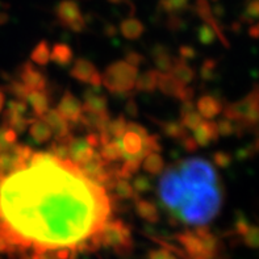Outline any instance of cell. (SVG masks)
<instances>
[{"instance_id":"cell-44","label":"cell","mask_w":259,"mask_h":259,"mask_svg":"<svg viewBox=\"0 0 259 259\" xmlns=\"http://www.w3.org/2000/svg\"><path fill=\"white\" fill-rule=\"evenodd\" d=\"M125 112L129 116H132V117H135V116L138 115V107L133 99H129L128 102H126V104H125Z\"/></svg>"},{"instance_id":"cell-40","label":"cell","mask_w":259,"mask_h":259,"mask_svg":"<svg viewBox=\"0 0 259 259\" xmlns=\"http://www.w3.org/2000/svg\"><path fill=\"white\" fill-rule=\"evenodd\" d=\"M182 146H183V149L186 151H188V153H195V151L197 150V144L196 141L194 140V137H191V136H186L184 138H182Z\"/></svg>"},{"instance_id":"cell-18","label":"cell","mask_w":259,"mask_h":259,"mask_svg":"<svg viewBox=\"0 0 259 259\" xmlns=\"http://www.w3.org/2000/svg\"><path fill=\"white\" fill-rule=\"evenodd\" d=\"M170 75L183 85H188L195 79V70L188 65L186 61L181 58H175Z\"/></svg>"},{"instance_id":"cell-25","label":"cell","mask_w":259,"mask_h":259,"mask_svg":"<svg viewBox=\"0 0 259 259\" xmlns=\"http://www.w3.org/2000/svg\"><path fill=\"white\" fill-rule=\"evenodd\" d=\"M112 191H113L115 196L120 200H136L138 197L132 183L126 179H117L116 183L113 184Z\"/></svg>"},{"instance_id":"cell-5","label":"cell","mask_w":259,"mask_h":259,"mask_svg":"<svg viewBox=\"0 0 259 259\" xmlns=\"http://www.w3.org/2000/svg\"><path fill=\"white\" fill-rule=\"evenodd\" d=\"M157 87L166 96L175 98L178 100H181V102H191L195 95L194 90L188 87V85L181 84L170 74H161L159 72Z\"/></svg>"},{"instance_id":"cell-47","label":"cell","mask_w":259,"mask_h":259,"mask_svg":"<svg viewBox=\"0 0 259 259\" xmlns=\"http://www.w3.org/2000/svg\"><path fill=\"white\" fill-rule=\"evenodd\" d=\"M116 33H117V29H116L113 25H108L107 28H105V34H107L108 37H113Z\"/></svg>"},{"instance_id":"cell-32","label":"cell","mask_w":259,"mask_h":259,"mask_svg":"<svg viewBox=\"0 0 259 259\" xmlns=\"http://www.w3.org/2000/svg\"><path fill=\"white\" fill-rule=\"evenodd\" d=\"M188 4V0H159V7L164 12L170 15H177L179 11L184 10Z\"/></svg>"},{"instance_id":"cell-21","label":"cell","mask_w":259,"mask_h":259,"mask_svg":"<svg viewBox=\"0 0 259 259\" xmlns=\"http://www.w3.org/2000/svg\"><path fill=\"white\" fill-rule=\"evenodd\" d=\"M196 111L201 115V117L213 118L221 111L220 103L212 96H201L196 103Z\"/></svg>"},{"instance_id":"cell-37","label":"cell","mask_w":259,"mask_h":259,"mask_svg":"<svg viewBox=\"0 0 259 259\" xmlns=\"http://www.w3.org/2000/svg\"><path fill=\"white\" fill-rule=\"evenodd\" d=\"M144 56L142 54H140L138 52H133V50H131V52H128L126 54H125V62L129 63L131 66H135V67H138L140 65H142V62H144Z\"/></svg>"},{"instance_id":"cell-1","label":"cell","mask_w":259,"mask_h":259,"mask_svg":"<svg viewBox=\"0 0 259 259\" xmlns=\"http://www.w3.org/2000/svg\"><path fill=\"white\" fill-rule=\"evenodd\" d=\"M111 209L107 191L75 164L33 153L25 166L0 177V253L96 250Z\"/></svg>"},{"instance_id":"cell-50","label":"cell","mask_w":259,"mask_h":259,"mask_svg":"<svg viewBox=\"0 0 259 259\" xmlns=\"http://www.w3.org/2000/svg\"><path fill=\"white\" fill-rule=\"evenodd\" d=\"M108 2H111V3H113V4H121V3H124L125 0H108Z\"/></svg>"},{"instance_id":"cell-45","label":"cell","mask_w":259,"mask_h":259,"mask_svg":"<svg viewBox=\"0 0 259 259\" xmlns=\"http://www.w3.org/2000/svg\"><path fill=\"white\" fill-rule=\"evenodd\" d=\"M167 26L171 30H179L182 28V20L177 16V15H171L168 17Z\"/></svg>"},{"instance_id":"cell-38","label":"cell","mask_w":259,"mask_h":259,"mask_svg":"<svg viewBox=\"0 0 259 259\" xmlns=\"http://www.w3.org/2000/svg\"><path fill=\"white\" fill-rule=\"evenodd\" d=\"M178 53H179V57H181V59H183V61H191V59H194L195 57H196V50L190 45L181 46L179 50H178Z\"/></svg>"},{"instance_id":"cell-6","label":"cell","mask_w":259,"mask_h":259,"mask_svg":"<svg viewBox=\"0 0 259 259\" xmlns=\"http://www.w3.org/2000/svg\"><path fill=\"white\" fill-rule=\"evenodd\" d=\"M70 75L79 82L89 83L95 89H100L102 85V74L85 58H78L74 61L70 70Z\"/></svg>"},{"instance_id":"cell-48","label":"cell","mask_w":259,"mask_h":259,"mask_svg":"<svg viewBox=\"0 0 259 259\" xmlns=\"http://www.w3.org/2000/svg\"><path fill=\"white\" fill-rule=\"evenodd\" d=\"M7 20H8V15L7 13H0V25L6 24Z\"/></svg>"},{"instance_id":"cell-11","label":"cell","mask_w":259,"mask_h":259,"mask_svg":"<svg viewBox=\"0 0 259 259\" xmlns=\"http://www.w3.org/2000/svg\"><path fill=\"white\" fill-rule=\"evenodd\" d=\"M83 112H91V113H107L108 112V100L100 92V89L85 90L83 92Z\"/></svg>"},{"instance_id":"cell-17","label":"cell","mask_w":259,"mask_h":259,"mask_svg":"<svg viewBox=\"0 0 259 259\" xmlns=\"http://www.w3.org/2000/svg\"><path fill=\"white\" fill-rule=\"evenodd\" d=\"M217 126L214 122L201 121V124L194 131V140L196 141L197 146H208L212 141L217 138Z\"/></svg>"},{"instance_id":"cell-9","label":"cell","mask_w":259,"mask_h":259,"mask_svg":"<svg viewBox=\"0 0 259 259\" xmlns=\"http://www.w3.org/2000/svg\"><path fill=\"white\" fill-rule=\"evenodd\" d=\"M20 80L30 91H45L48 90V79L42 72L33 66L32 62H24L20 67Z\"/></svg>"},{"instance_id":"cell-15","label":"cell","mask_w":259,"mask_h":259,"mask_svg":"<svg viewBox=\"0 0 259 259\" xmlns=\"http://www.w3.org/2000/svg\"><path fill=\"white\" fill-rule=\"evenodd\" d=\"M29 136L37 142V144H45L53 137V133L50 131L49 125L46 124L41 117L33 116L30 118V124L28 126Z\"/></svg>"},{"instance_id":"cell-51","label":"cell","mask_w":259,"mask_h":259,"mask_svg":"<svg viewBox=\"0 0 259 259\" xmlns=\"http://www.w3.org/2000/svg\"><path fill=\"white\" fill-rule=\"evenodd\" d=\"M0 225H2V223H0Z\"/></svg>"},{"instance_id":"cell-43","label":"cell","mask_w":259,"mask_h":259,"mask_svg":"<svg viewBox=\"0 0 259 259\" xmlns=\"http://www.w3.org/2000/svg\"><path fill=\"white\" fill-rule=\"evenodd\" d=\"M85 141L89 142L90 146H92L94 149L100 146V137H99V133H96V132H91L90 135L85 136Z\"/></svg>"},{"instance_id":"cell-26","label":"cell","mask_w":259,"mask_h":259,"mask_svg":"<svg viewBox=\"0 0 259 259\" xmlns=\"http://www.w3.org/2000/svg\"><path fill=\"white\" fill-rule=\"evenodd\" d=\"M142 168L151 175H159L164 170V159L159 153H150L144 158Z\"/></svg>"},{"instance_id":"cell-10","label":"cell","mask_w":259,"mask_h":259,"mask_svg":"<svg viewBox=\"0 0 259 259\" xmlns=\"http://www.w3.org/2000/svg\"><path fill=\"white\" fill-rule=\"evenodd\" d=\"M95 151V149L85 141V137H72L69 141V161L75 164V167L85 163Z\"/></svg>"},{"instance_id":"cell-30","label":"cell","mask_w":259,"mask_h":259,"mask_svg":"<svg viewBox=\"0 0 259 259\" xmlns=\"http://www.w3.org/2000/svg\"><path fill=\"white\" fill-rule=\"evenodd\" d=\"M7 90H8L15 98L20 99V100H24V102H25L30 92V90L28 89L20 79H13V80H11V82L8 83V85H7Z\"/></svg>"},{"instance_id":"cell-3","label":"cell","mask_w":259,"mask_h":259,"mask_svg":"<svg viewBox=\"0 0 259 259\" xmlns=\"http://www.w3.org/2000/svg\"><path fill=\"white\" fill-rule=\"evenodd\" d=\"M138 76V69L125 61L113 62L105 69L102 75V84L112 94L125 95L135 89Z\"/></svg>"},{"instance_id":"cell-36","label":"cell","mask_w":259,"mask_h":259,"mask_svg":"<svg viewBox=\"0 0 259 259\" xmlns=\"http://www.w3.org/2000/svg\"><path fill=\"white\" fill-rule=\"evenodd\" d=\"M197 38L204 45H209L213 42L214 39V30L210 29L208 25H203L197 30Z\"/></svg>"},{"instance_id":"cell-12","label":"cell","mask_w":259,"mask_h":259,"mask_svg":"<svg viewBox=\"0 0 259 259\" xmlns=\"http://www.w3.org/2000/svg\"><path fill=\"white\" fill-rule=\"evenodd\" d=\"M151 57H153L154 65L157 67L155 69L157 71H159L161 74H170L172 65H174L175 57H172V54L166 46L161 45V44L155 45L151 49Z\"/></svg>"},{"instance_id":"cell-33","label":"cell","mask_w":259,"mask_h":259,"mask_svg":"<svg viewBox=\"0 0 259 259\" xmlns=\"http://www.w3.org/2000/svg\"><path fill=\"white\" fill-rule=\"evenodd\" d=\"M201 121H203V117H201V115L196 111V109L190 112V113H187V115L182 116L181 120L182 125H183L187 131H195V129L201 124Z\"/></svg>"},{"instance_id":"cell-35","label":"cell","mask_w":259,"mask_h":259,"mask_svg":"<svg viewBox=\"0 0 259 259\" xmlns=\"http://www.w3.org/2000/svg\"><path fill=\"white\" fill-rule=\"evenodd\" d=\"M7 111L13 113V115L19 116H26L28 115V105L24 100H20V99H13L8 103V108Z\"/></svg>"},{"instance_id":"cell-14","label":"cell","mask_w":259,"mask_h":259,"mask_svg":"<svg viewBox=\"0 0 259 259\" xmlns=\"http://www.w3.org/2000/svg\"><path fill=\"white\" fill-rule=\"evenodd\" d=\"M25 102L29 103L36 117H42L50 109V94L45 91H30Z\"/></svg>"},{"instance_id":"cell-22","label":"cell","mask_w":259,"mask_h":259,"mask_svg":"<svg viewBox=\"0 0 259 259\" xmlns=\"http://www.w3.org/2000/svg\"><path fill=\"white\" fill-rule=\"evenodd\" d=\"M50 59L58 66H69L74 61V53L67 44H56L50 50Z\"/></svg>"},{"instance_id":"cell-23","label":"cell","mask_w":259,"mask_h":259,"mask_svg":"<svg viewBox=\"0 0 259 259\" xmlns=\"http://www.w3.org/2000/svg\"><path fill=\"white\" fill-rule=\"evenodd\" d=\"M120 32L122 36L128 39H138L144 34L145 25L141 20L135 19V17H128L120 25Z\"/></svg>"},{"instance_id":"cell-39","label":"cell","mask_w":259,"mask_h":259,"mask_svg":"<svg viewBox=\"0 0 259 259\" xmlns=\"http://www.w3.org/2000/svg\"><path fill=\"white\" fill-rule=\"evenodd\" d=\"M213 163L216 164L217 167H227L228 164L230 163V157L223 151H217L213 155Z\"/></svg>"},{"instance_id":"cell-29","label":"cell","mask_w":259,"mask_h":259,"mask_svg":"<svg viewBox=\"0 0 259 259\" xmlns=\"http://www.w3.org/2000/svg\"><path fill=\"white\" fill-rule=\"evenodd\" d=\"M30 59L39 66H46L50 61V48L46 41H41L38 45L32 50Z\"/></svg>"},{"instance_id":"cell-34","label":"cell","mask_w":259,"mask_h":259,"mask_svg":"<svg viewBox=\"0 0 259 259\" xmlns=\"http://www.w3.org/2000/svg\"><path fill=\"white\" fill-rule=\"evenodd\" d=\"M133 188H135L136 194H146L151 190V182L148 177L145 175H137L133 181Z\"/></svg>"},{"instance_id":"cell-16","label":"cell","mask_w":259,"mask_h":259,"mask_svg":"<svg viewBox=\"0 0 259 259\" xmlns=\"http://www.w3.org/2000/svg\"><path fill=\"white\" fill-rule=\"evenodd\" d=\"M135 209L136 213L141 217L142 220L151 224H157L159 221V210L153 201L137 197L135 200Z\"/></svg>"},{"instance_id":"cell-31","label":"cell","mask_w":259,"mask_h":259,"mask_svg":"<svg viewBox=\"0 0 259 259\" xmlns=\"http://www.w3.org/2000/svg\"><path fill=\"white\" fill-rule=\"evenodd\" d=\"M50 154L59 161H69V144L67 142L53 141L50 144L49 151Z\"/></svg>"},{"instance_id":"cell-41","label":"cell","mask_w":259,"mask_h":259,"mask_svg":"<svg viewBox=\"0 0 259 259\" xmlns=\"http://www.w3.org/2000/svg\"><path fill=\"white\" fill-rule=\"evenodd\" d=\"M149 259H177L170 251L163 249L159 250H153L150 254H149Z\"/></svg>"},{"instance_id":"cell-4","label":"cell","mask_w":259,"mask_h":259,"mask_svg":"<svg viewBox=\"0 0 259 259\" xmlns=\"http://www.w3.org/2000/svg\"><path fill=\"white\" fill-rule=\"evenodd\" d=\"M102 246L111 247L117 253H126L132 249L131 229L122 220H111L109 219L103 227L100 233Z\"/></svg>"},{"instance_id":"cell-42","label":"cell","mask_w":259,"mask_h":259,"mask_svg":"<svg viewBox=\"0 0 259 259\" xmlns=\"http://www.w3.org/2000/svg\"><path fill=\"white\" fill-rule=\"evenodd\" d=\"M67 28H69L70 30H72V32H76V33L82 32V30H84L85 28V19L83 16H79L78 19H76L75 21H72Z\"/></svg>"},{"instance_id":"cell-46","label":"cell","mask_w":259,"mask_h":259,"mask_svg":"<svg viewBox=\"0 0 259 259\" xmlns=\"http://www.w3.org/2000/svg\"><path fill=\"white\" fill-rule=\"evenodd\" d=\"M195 109H196V107H195V104L192 103V100H191V102H182L181 117L184 115H187V113H190V112L195 111Z\"/></svg>"},{"instance_id":"cell-8","label":"cell","mask_w":259,"mask_h":259,"mask_svg":"<svg viewBox=\"0 0 259 259\" xmlns=\"http://www.w3.org/2000/svg\"><path fill=\"white\" fill-rule=\"evenodd\" d=\"M41 118H42L46 124L49 125L50 131L54 135L56 141L67 142L69 144L70 140L74 137L71 133V126H70V124L66 121L62 116L59 115V112L57 109L50 108Z\"/></svg>"},{"instance_id":"cell-19","label":"cell","mask_w":259,"mask_h":259,"mask_svg":"<svg viewBox=\"0 0 259 259\" xmlns=\"http://www.w3.org/2000/svg\"><path fill=\"white\" fill-rule=\"evenodd\" d=\"M111 120L109 117V113H91V112H83L82 117L79 120V124L83 125L84 128L90 129V131H94L96 133H100V132L104 129V126L107 125V122Z\"/></svg>"},{"instance_id":"cell-13","label":"cell","mask_w":259,"mask_h":259,"mask_svg":"<svg viewBox=\"0 0 259 259\" xmlns=\"http://www.w3.org/2000/svg\"><path fill=\"white\" fill-rule=\"evenodd\" d=\"M56 16L63 26H69L79 16H82L78 3L74 0H62L56 8Z\"/></svg>"},{"instance_id":"cell-24","label":"cell","mask_w":259,"mask_h":259,"mask_svg":"<svg viewBox=\"0 0 259 259\" xmlns=\"http://www.w3.org/2000/svg\"><path fill=\"white\" fill-rule=\"evenodd\" d=\"M158 75H159V71L155 69L142 72L141 75L137 76L135 87L140 92H153L157 89Z\"/></svg>"},{"instance_id":"cell-7","label":"cell","mask_w":259,"mask_h":259,"mask_svg":"<svg viewBox=\"0 0 259 259\" xmlns=\"http://www.w3.org/2000/svg\"><path fill=\"white\" fill-rule=\"evenodd\" d=\"M56 109L72 128V125L79 124V120L82 117L83 103L78 98L72 95L71 92L66 91L62 95V98H61V100L58 102Z\"/></svg>"},{"instance_id":"cell-28","label":"cell","mask_w":259,"mask_h":259,"mask_svg":"<svg viewBox=\"0 0 259 259\" xmlns=\"http://www.w3.org/2000/svg\"><path fill=\"white\" fill-rule=\"evenodd\" d=\"M161 129L164 133V136H167L168 138H172V140H179V141L188 135L187 129L184 128L181 121H177V120L162 121Z\"/></svg>"},{"instance_id":"cell-49","label":"cell","mask_w":259,"mask_h":259,"mask_svg":"<svg viewBox=\"0 0 259 259\" xmlns=\"http://www.w3.org/2000/svg\"><path fill=\"white\" fill-rule=\"evenodd\" d=\"M3 107H4V95H3V92L0 91V112L3 111Z\"/></svg>"},{"instance_id":"cell-2","label":"cell","mask_w":259,"mask_h":259,"mask_svg":"<svg viewBox=\"0 0 259 259\" xmlns=\"http://www.w3.org/2000/svg\"><path fill=\"white\" fill-rule=\"evenodd\" d=\"M158 201L172 225L207 227L223 207V183L209 161L186 158L162 171Z\"/></svg>"},{"instance_id":"cell-27","label":"cell","mask_w":259,"mask_h":259,"mask_svg":"<svg viewBox=\"0 0 259 259\" xmlns=\"http://www.w3.org/2000/svg\"><path fill=\"white\" fill-rule=\"evenodd\" d=\"M126 124H128V121L122 116H120V117L115 118V120H109L100 133L107 135L111 140L121 138L125 132H126Z\"/></svg>"},{"instance_id":"cell-20","label":"cell","mask_w":259,"mask_h":259,"mask_svg":"<svg viewBox=\"0 0 259 259\" xmlns=\"http://www.w3.org/2000/svg\"><path fill=\"white\" fill-rule=\"evenodd\" d=\"M99 148H100L99 154L105 163H116V162L121 161V140L120 138L111 140Z\"/></svg>"}]
</instances>
